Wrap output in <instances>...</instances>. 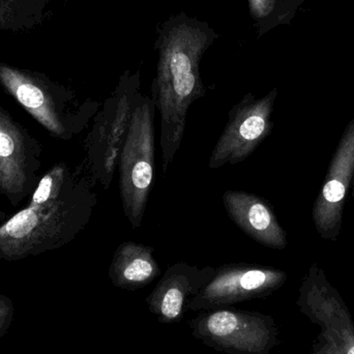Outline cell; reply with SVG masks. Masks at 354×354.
Masks as SVG:
<instances>
[{
	"mask_svg": "<svg viewBox=\"0 0 354 354\" xmlns=\"http://www.w3.org/2000/svg\"><path fill=\"white\" fill-rule=\"evenodd\" d=\"M214 37L208 25L187 16L174 17L160 33V58L151 100L161 118L163 174L180 149L189 106L205 95L199 66Z\"/></svg>",
	"mask_w": 354,
	"mask_h": 354,
	"instance_id": "1",
	"label": "cell"
},
{
	"mask_svg": "<svg viewBox=\"0 0 354 354\" xmlns=\"http://www.w3.org/2000/svg\"><path fill=\"white\" fill-rule=\"evenodd\" d=\"M95 205L97 194L80 174L59 197L27 205L0 225V259L17 261L64 247L84 230Z\"/></svg>",
	"mask_w": 354,
	"mask_h": 354,
	"instance_id": "2",
	"label": "cell"
},
{
	"mask_svg": "<svg viewBox=\"0 0 354 354\" xmlns=\"http://www.w3.org/2000/svg\"><path fill=\"white\" fill-rule=\"evenodd\" d=\"M155 114L151 97L138 91L118 163L122 207L133 229L142 224L155 180Z\"/></svg>",
	"mask_w": 354,
	"mask_h": 354,
	"instance_id": "3",
	"label": "cell"
},
{
	"mask_svg": "<svg viewBox=\"0 0 354 354\" xmlns=\"http://www.w3.org/2000/svg\"><path fill=\"white\" fill-rule=\"evenodd\" d=\"M0 83L33 120L62 140L82 132L97 111V105L79 104L64 87L3 64H0Z\"/></svg>",
	"mask_w": 354,
	"mask_h": 354,
	"instance_id": "4",
	"label": "cell"
},
{
	"mask_svg": "<svg viewBox=\"0 0 354 354\" xmlns=\"http://www.w3.org/2000/svg\"><path fill=\"white\" fill-rule=\"evenodd\" d=\"M204 345L225 354H270L279 344L274 318L233 307L202 311L189 324Z\"/></svg>",
	"mask_w": 354,
	"mask_h": 354,
	"instance_id": "5",
	"label": "cell"
},
{
	"mask_svg": "<svg viewBox=\"0 0 354 354\" xmlns=\"http://www.w3.org/2000/svg\"><path fill=\"white\" fill-rule=\"evenodd\" d=\"M139 75L124 73L113 95L106 100L87 137V159L93 178L108 189L120 163V153L130 128Z\"/></svg>",
	"mask_w": 354,
	"mask_h": 354,
	"instance_id": "6",
	"label": "cell"
},
{
	"mask_svg": "<svg viewBox=\"0 0 354 354\" xmlns=\"http://www.w3.org/2000/svg\"><path fill=\"white\" fill-rule=\"evenodd\" d=\"M277 97V88L260 99L248 93L231 108L224 131L210 155L209 169L245 161L270 136L274 129L272 115Z\"/></svg>",
	"mask_w": 354,
	"mask_h": 354,
	"instance_id": "7",
	"label": "cell"
},
{
	"mask_svg": "<svg viewBox=\"0 0 354 354\" xmlns=\"http://www.w3.org/2000/svg\"><path fill=\"white\" fill-rule=\"evenodd\" d=\"M284 270L257 264L231 263L216 268L214 276L191 299L189 310L208 311L243 301L266 299L284 286Z\"/></svg>",
	"mask_w": 354,
	"mask_h": 354,
	"instance_id": "8",
	"label": "cell"
},
{
	"mask_svg": "<svg viewBox=\"0 0 354 354\" xmlns=\"http://www.w3.org/2000/svg\"><path fill=\"white\" fill-rule=\"evenodd\" d=\"M41 155V143L0 106V193L14 207L39 185Z\"/></svg>",
	"mask_w": 354,
	"mask_h": 354,
	"instance_id": "9",
	"label": "cell"
},
{
	"mask_svg": "<svg viewBox=\"0 0 354 354\" xmlns=\"http://www.w3.org/2000/svg\"><path fill=\"white\" fill-rule=\"evenodd\" d=\"M301 313L336 345L341 354H354V322L340 292L328 282L317 263L312 264L299 287Z\"/></svg>",
	"mask_w": 354,
	"mask_h": 354,
	"instance_id": "10",
	"label": "cell"
},
{
	"mask_svg": "<svg viewBox=\"0 0 354 354\" xmlns=\"http://www.w3.org/2000/svg\"><path fill=\"white\" fill-rule=\"evenodd\" d=\"M354 176V118L341 137L338 147L314 203L312 218L320 237L337 241L342 228L343 210Z\"/></svg>",
	"mask_w": 354,
	"mask_h": 354,
	"instance_id": "11",
	"label": "cell"
},
{
	"mask_svg": "<svg viewBox=\"0 0 354 354\" xmlns=\"http://www.w3.org/2000/svg\"><path fill=\"white\" fill-rule=\"evenodd\" d=\"M216 268H199L185 262H177L167 268L145 303L161 324H174L183 319L191 299L214 276Z\"/></svg>",
	"mask_w": 354,
	"mask_h": 354,
	"instance_id": "12",
	"label": "cell"
},
{
	"mask_svg": "<svg viewBox=\"0 0 354 354\" xmlns=\"http://www.w3.org/2000/svg\"><path fill=\"white\" fill-rule=\"evenodd\" d=\"M223 204L232 222L256 243L274 250H284L288 245L274 208L263 198L228 189L223 194Z\"/></svg>",
	"mask_w": 354,
	"mask_h": 354,
	"instance_id": "13",
	"label": "cell"
},
{
	"mask_svg": "<svg viewBox=\"0 0 354 354\" xmlns=\"http://www.w3.org/2000/svg\"><path fill=\"white\" fill-rule=\"evenodd\" d=\"M153 253V248L134 241L118 245L108 272L112 284L130 291L151 284L161 272Z\"/></svg>",
	"mask_w": 354,
	"mask_h": 354,
	"instance_id": "14",
	"label": "cell"
},
{
	"mask_svg": "<svg viewBox=\"0 0 354 354\" xmlns=\"http://www.w3.org/2000/svg\"><path fill=\"white\" fill-rule=\"evenodd\" d=\"M80 171L72 172L66 164H55L47 174L41 177L32 193L29 206L41 205L64 194L75 183Z\"/></svg>",
	"mask_w": 354,
	"mask_h": 354,
	"instance_id": "15",
	"label": "cell"
},
{
	"mask_svg": "<svg viewBox=\"0 0 354 354\" xmlns=\"http://www.w3.org/2000/svg\"><path fill=\"white\" fill-rule=\"evenodd\" d=\"M304 0H249L251 14L259 24L270 28L272 25L290 20Z\"/></svg>",
	"mask_w": 354,
	"mask_h": 354,
	"instance_id": "16",
	"label": "cell"
},
{
	"mask_svg": "<svg viewBox=\"0 0 354 354\" xmlns=\"http://www.w3.org/2000/svg\"><path fill=\"white\" fill-rule=\"evenodd\" d=\"M311 354H341L332 340L322 332L313 345Z\"/></svg>",
	"mask_w": 354,
	"mask_h": 354,
	"instance_id": "17",
	"label": "cell"
},
{
	"mask_svg": "<svg viewBox=\"0 0 354 354\" xmlns=\"http://www.w3.org/2000/svg\"><path fill=\"white\" fill-rule=\"evenodd\" d=\"M12 315V307L10 299L0 297V334L8 328Z\"/></svg>",
	"mask_w": 354,
	"mask_h": 354,
	"instance_id": "18",
	"label": "cell"
},
{
	"mask_svg": "<svg viewBox=\"0 0 354 354\" xmlns=\"http://www.w3.org/2000/svg\"><path fill=\"white\" fill-rule=\"evenodd\" d=\"M6 220H8V218H6V212H4L3 210L0 209V225L3 224Z\"/></svg>",
	"mask_w": 354,
	"mask_h": 354,
	"instance_id": "19",
	"label": "cell"
},
{
	"mask_svg": "<svg viewBox=\"0 0 354 354\" xmlns=\"http://www.w3.org/2000/svg\"><path fill=\"white\" fill-rule=\"evenodd\" d=\"M351 187H353V191H351V194H353V196L354 197V176L353 179V183H351Z\"/></svg>",
	"mask_w": 354,
	"mask_h": 354,
	"instance_id": "20",
	"label": "cell"
}]
</instances>
